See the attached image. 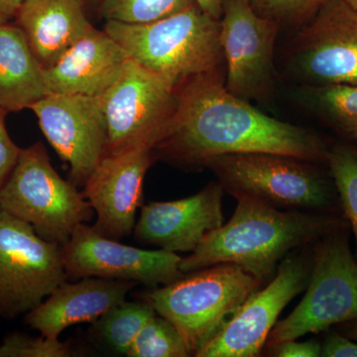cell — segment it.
<instances>
[{"mask_svg": "<svg viewBox=\"0 0 357 357\" xmlns=\"http://www.w3.org/2000/svg\"><path fill=\"white\" fill-rule=\"evenodd\" d=\"M222 70L199 75L177 89L175 114L155 158L206 168L220 155L274 153L326 164L328 144L309 129L268 116L225 88Z\"/></svg>", "mask_w": 357, "mask_h": 357, "instance_id": "obj_1", "label": "cell"}, {"mask_svg": "<svg viewBox=\"0 0 357 357\" xmlns=\"http://www.w3.org/2000/svg\"><path fill=\"white\" fill-rule=\"evenodd\" d=\"M234 198L237 206L232 218L182 258V273L231 263L265 282L294 249L306 248L349 227L340 213L281 210L248 197Z\"/></svg>", "mask_w": 357, "mask_h": 357, "instance_id": "obj_2", "label": "cell"}, {"mask_svg": "<svg viewBox=\"0 0 357 357\" xmlns=\"http://www.w3.org/2000/svg\"><path fill=\"white\" fill-rule=\"evenodd\" d=\"M105 30L129 57L177 89L199 75L222 70L220 20L196 4L143 24L107 21Z\"/></svg>", "mask_w": 357, "mask_h": 357, "instance_id": "obj_3", "label": "cell"}, {"mask_svg": "<svg viewBox=\"0 0 357 357\" xmlns=\"http://www.w3.org/2000/svg\"><path fill=\"white\" fill-rule=\"evenodd\" d=\"M262 283L238 265L222 263L151 289L142 299L178 328L196 356Z\"/></svg>", "mask_w": 357, "mask_h": 357, "instance_id": "obj_4", "label": "cell"}, {"mask_svg": "<svg viewBox=\"0 0 357 357\" xmlns=\"http://www.w3.org/2000/svg\"><path fill=\"white\" fill-rule=\"evenodd\" d=\"M323 164L274 153L220 155L211 169L225 191L258 199L281 210L338 213L337 189Z\"/></svg>", "mask_w": 357, "mask_h": 357, "instance_id": "obj_5", "label": "cell"}, {"mask_svg": "<svg viewBox=\"0 0 357 357\" xmlns=\"http://www.w3.org/2000/svg\"><path fill=\"white\" fill-rule=\"evenodd\" d=\"M0 211L27 222L45 241L63 246L93 215L83 192L52 166L43 143L21 149L0 188Z\"/></svg>", "mask_w": 357, "mask_h": 357, "instance_id": "obj_6", "label": "cell"}, {"mask_svg": "<svg viewBox=\"0 0 357 357\" xmlns=\"http://www.w3.org/2000/svg\"><path fill=\"white\" fill-rule=\"evenodd\" d=\"M349 229L316 243L306 294L287 318L277 321L268 337L269 349L357 319V260L349 245Z\"/></svg>", "mask_w": 357, "mask_h": 357, "instance_id": "obj_7", "label": "cell"}, {"mask_svg": "<svg viewBox=\"0 0 357 357\" xmlns=\"http://www.w3.org/2000/svg\"><path fill=\"white\" fill-rule=\"evenodd\" d=\"M100 98L107 126L105 154L153 150L170 128L178 103L177 89L132 59Z\"/></svg>", "mask_w": 357, "mask_h": 357, "instance_id": "obj_8", "label": "cell"}, {"mask_svg": "<svg viewBox=\"0 0 357 357\" xmlns=\"http://www.w3.org/2000/svg\"><path fill=\"white\" fill-rule=\"evenodd\" d=\"M68 278L61 245L0 211V319L32 311Z\"/></svg>", "mask_w": 357, "mask_h": 357, "instance_id": "obj_9", "label": "cell"}, {"mask_svg": "<svg viewBox=\"0 0 357 357\" xmlns=\"http://www.w3.org/2000/svg\"><path fill=\"white\" fill-rule=\"evenodd\" d=\"M312 266V252L286 256L266 287L253 293L196 356H259L284 307L307 288Z\"/></svg>", "mask_w": 357, "mask_h": 357, "instance_id": "obj_10", "label": "cell"}, {"mask_svg": "<svg viewBox=\"0 0 357 357\" xmlns=\"http://www.w3.org/2000/svg\"><path fill=\"white\" fill-rule=\"evenodd\" d=\"M279 22L249 0H227L220 20L225 88L249 100L264 98L274 84V46Z\"/></svg>", "mask_w": 357, "mask_h": 357, "instance_id": "obj_11", "label": "cell"}, {"mask_svg": "<svg viewBox=\"0 0 357 357\" xmlns=\"http://www.w3.org/2000/svg\"><path fill=\"white\" fill-rule=\"evenodd\" d=\"M62 248L68 277L114 279L148 288L168 285L185 276L177 253L133 248L98 234L86 223L75 230Z\"/></svg>", "mask_w": 357, "mask_h": 357, "instance_id": "obj_12", "label": "cell"}, {"mask_svg": "<svg viewBox=\"0 0 357 357\" xmlns=\"http://www.w3.org/2000/svg\"><path fill=\"white\" fill-rule=\"evenodd\" d=\"M292 67L307 86L357 84V11L328 0L294 41Z\"/></svg>", "mask_w": 357, "mask_h": 357, "instance_id": "obj_13", "label": "cell"}, {"mask_svg": "<svg viewBox=\"0 0 357 357\" xmlns=\"http://www.w3.org/2000/svg\"><path fill=\"white\" fill-rule=\"evenodd\" d=\"M29 109L51 146L69 164V181L84 187L107 150L100 96L49 93Z\"/></svg>", "mask_w": 357, "mask_h": 357, "instance_id": "obj_14", "label": "cell"}, {"mask_svg": "<svg viewBox=\"0 0 357 357\" xmlns=\"http://www.w3.org/2000/svg\"><path fill=\"white\" fill-rule=\"evenodd\" d=\"M155 160L149 148L105 154L100 159L83 191L96 213L93 227L98 234L119 241L132 234L145 176Z\"/></svg>", "mask_w": 357, "mask_h": 357, "instance_id": "obj_15", "label": "cell"}, {"mask_svg": "<svg viewBox=\"0 0 357 357\" xmlns=\"http://www.w3.org/2000/svg\"><path fill=\"white\" fill-rule=\"evenodd\" d=\"M223 194L218 181L188 198L145 204L134 227V239L169 252H192L206 234L225 223Z\"/></svg>", "mask_w": 357, "mask_h": 357, "instance_id": "obj_16", "label": "cell"}, {"mask_svg": "<svg viewBox=\"0 0 357 357\" xmlns=\"http://www.w3.org/2000/svg\"><path fill=\"white\" fill-rule=\"evenodd\" d=\"M130 60L103 30L93 27L56 61L44 68L49 93L100 96L115 83Z\"/></svg>", "mask_w": 357, "mask_h": 357, "instance_id": "obj_17", "label": "cell"}, {"mask_svg": "<svg viewBox=\"0 0 357 357\" xmlns=\"http://www.w3.org/2000/svg\"><path fill=\"white\" fill-rule=\"evenodd\" d=\"M136 285L134 282L98 277H84L77 283L66 281L48 299L25 314L24 323L45 337L59 338L69 326L93 323L121 304Z\"/></svg>", "mask_w": 357, "mask_h": 357, "instance_id": "obj_18", "label": "cell"}, {"mask_svg": "<svg viewBox=\"0 0 357 357\" xmlns=\"http://www.w3.org/2000/svg\"><path fill=\"white\" fill-rule=\"evenodd\" d=\"M15 20L44 68L54 64L93 27L83 0H25Z\"/></svg>", "mask_w": 357, "mask_h": 357, "instance_id": "obj_19", "label": "cell"}, {"mask_svg": "<svg viewBox=\"0 0 357 357\" xmlns=\"http://www.w3.org/2000/svg\"><path fill=\"white\" fill-rule=\"evenodd\" d=\"M48 95L44 67L24 33L16 24L0 25V107L20 112Z\"/></svg>", "mask_w": 357, "mask_h": 357, "instance_id": "obj_20", "label": "cell"}, {"mask_svg": "<svg viewBox=\"0 0 357 357\" xmlns=\"http://www.w3.org/2000/svg\"><path fill=\"white\" fill-rule=\"evenodd\" d=\"M155 314L156 311L147 301H124L93 321L91 337L103 349L119 356H128L138 333Z\"/></svg>", "mask_w": 357, "mask_h": 357, "instance_id": "obj_21", "label": "cell"}, {"mask_svg": "<svg viewBox=\"0 0 357 357\" xmlns=\"http://www.w3.org/2000/svg\"><path fill=\"white\" fill-rule=\"evenodd\" d=\"M307 105L333 130L357 142V84L307 86Z\"/></svg>", "mask_w": 357, "mask_h": 357, "instance_id": "obj_22", "label": "cell"}, {"mask_svg": "<svg viewBox=\"0 0 357 357\" xmlns=\"http://www.w3.org/2000/svg\"><path fill=\"white\" fill-rule=\"evenodd\" d=\"M326 165L335 183L342 215L354 234L357 260V147L347 143L330 146Z\"/></svg>", "mask_w": 357, "mask_h": 357, "instance_id": "obj_23", "label": "cell"}, {"mask_svg": "<svg viewBox=\"0 0 357 357\" xmlns=\"http://www.w3.org/2000/svg\"><path fill=\"white\" fill-rule=\"evenodd\" d=\"M126 356L187 357L191 354L178 328L164 317L155 314L141 328Z\"/></svg>", "mask_w": 357, "mask_h": 357, "instance_id": "obj_24", "label": "cell"}, {"mask_svg": "<svg viewBox=\"0 0 357 357\" xmlns=\"http://www.w3.org/2000/svg\"><path fill=\"white\" fill-rule=\"evenodd\" d=\"M107 21L143 24L162 20L192 6V0H98Z\"/></svg>", "mask_w": 357, "mask_h": 357, "instance_id": "obj_25", "label": "cell"}, {"mask_svg": "<svg viewBox=\"0 0 357 357\" xmlns=\"http://www.w3.org/2000/svg\"><path fill=\"white\" fill-rule=\"evenodd\" d=\"M72 349L59 338L33 337L23 333H11L0 344V357H69Z\"/></svg>", "mask_w": 357, "mask_h": 357, "instance_id": "obj_26", "label": "cell"}, {"mask_svg": "<svg viewBox=\"0 0 357 357\" xmlns=\"http://www.w3.org/2000/svg\"><path fill=\"white\" fill-rule=\"evenodd\" d=\"M328 0H267L264 13L284 22H307Z\"/></svg>", "mask_w": 357, "mask_h": 357, "instance_id": "obj_27", "label": "cell"}, {"mask_svg": "<svg viewBox=\"0 0 357 357\" xmlns=\"http://www.w3.org/2000/svg\"><path fill=\"white\" fill-rule=\"evenodd\" d=\"M6 114V110L0 107V188L13 172L21 152V148L13 142L7 131Z\"/></svg>", "mask_w": 357, "mask_h": 357, "instance_id": "obj_28", "label": "cell"}, {"mask_svg": "<svg viewBox=\"0 0 357 357\" xmlns=\"http://www.w3.org/2000/svg\"><path fill=\"white\" fill-rule=\"evenodd\" d=\"M270 349L271 356L278 357H319L321 354V344L314 340L306 342L285 340Z\"/></svg>", "mask_w": 357, "mask_h": 357, "instance_id": "obj_29", "label": "cell"}, {"mask_svg": "<svg viewBox=\"0 0 357 357\" xmlns=\"http://www.w3.org/2000/svg\"><path fill=\"white\" fill-rule=\"evenodd\" d=\"M321 356L357 357V342L345 337L337 331H332L321 344Z\"/></svg>", "mask_w": 357, "mask_h": 357, "instance_id": "obj_30", "label": "cell"}, {"mask_svg": "<svg viewBox=\"0 0 357 357\" xmlns=\"http://www.w3.org/2000/svg\"><path fill=\"white\" fill-rule=\"evenodd\" d=\"M25 0H0V25L15 20Z\"/></svg>", "mask_w": 357, "mask_h": 357, "instance_id": "obj_31", "label": "cell"}, {"mask_svg": "<svg viewBox=\"0 0 357 357\" xmlns=\"http://www.w3.org/2000/svg\"><path fill=\"white\" fill-rule=\"evenodd\" d=\"M206 15L215 20H222L223 6L227 0H192Z\"/></svg>", "mask_w": 357, "mask_h": 357, "instance_id": "obj_32", "label": "cell"}, {"mask_svg": "<svg viewBox=\"0 0 357 357\" xmlns=\"http://www.w3.org/2000/svg\"><path fill=\"white\" fill-rule=\"evenodd\" d=\"M335 331L357 342V319L335 326Z\"/></svg>", "mask_w": 357, "mask_h": 357, "instance_id": "obj_33", "label": "cell"}, {"mask_svg": "<svg viewBox=\"0 0 357 357\" xmlns=\"http://www.w3.org/2000/svg\"><path fill=\"white\" fill-rule=\"evenodd\" d=\"M249 1H250V3L255 6V8L258 11V13L261 14L264 13V8L265 6H266L267 0H249Z\"/></svg>", "mask_w": 357, "mask_h": 357, "instance_id": "obj_34", "label": "cell"}, {"mask_svg": "<svg viewBox=\"0 0 357 357\" xmlns=\"http://www.w3.org/2000/svg\"><path fill=\"white\" fill-rule=\"evenodd\" d=\"M344 1L357 11V0H344Z\"/></svg>", "mask_w": 357, "mask_h": 357, "instance_id": "obj_35", "label": "cell"}, {"mask_svg": "<svg viewBox=\"0 0 357 357\" xmlns=\"http://www.w3.org/2000/svg\"><path fill=\"white\" fill-rule=\"evenodd\" d=\"M96 1H98V0H96Z\"/></svg>", "mask_w": 357, "mask_h": 357, "instance_id": "obj_36", "label": "cell"}]
</instances>
